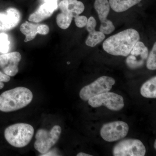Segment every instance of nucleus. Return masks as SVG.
Instances as JSON below:
<instances>
[{
  "label": "nucleus",
  "instance_id": "nucleus-1",
  "mask_svg": "<svg viewBox=\"0 0 156 156\" xmlns=\"http://www.w3.org/2000/svg\"><path fill=\"white\" fill-rule=\"evenodd\" d=\"M140 39L138 31L129 28L109 37L102 46L104 50L111 55L127 56Z\"/></svg>",
  "mask_w": 156,
  "mask_h": 156
},
{
  "label": "nucleus",
  "instance_id": "nucleus-2",
  "mask_svg": "<svg viewBox=\"0 0 156 156\" xmlns=\"http://www.w3.org/2000/svg\"><path fill=\"white\" fill-rule=\"evenodd\" d=\"M33 98L32 92L25 87L7 90L0 95V111L9 112L20 109L28 105Z\"/></svg>",
  "mask_w": 156,
  "mask_h": 156
},
{
  "label": "nucleus",
  "instance_id": "nucleus-3",
  "mask_svg": "<svg viewBox=\"0 0 156 156\" xmlns=\"http://www.w3.org/2000/svg\"><path fill=\"white\" fill-rule=\"evenodd\" d=\"M34 130L27 123H16L6 128L4 136L7 142L14 147H23L28 145L32 139Z\"/></svg>",
  "mask_w": 156,
  "mask_h": 156
},
{
  "label": "nucleus",
  "instance_id": "nucleus-4",
  "mask_svg": "<svg viewBox=\"0 0 156 156\" xmlns=\"http://www.w3.org/2000/svg\"><path fill=\"white\" fill-rule=\"evenodd\" d=\"M62 132L60 126H55L50 131L40 129L36 134L34 148L40 153H47L58 141Z\"/></svg>",
  "mask_w": 156,
  "mask_h": 156
},
{
  "label": "nucleus",
  "instance_id": "nucleus-5",
  "mask_svg": "<svg viewBox=\"0 0 156 156\" xmlns=\"http://www.w3.org/2000/svg\"><path fill=\"white\" fill-rule=\"evenodd\" d=\"M115 83L114 78L103 76L89 85L82 88L80 93L82 100L87 101L93 96L109 92Z\"/></svg>",
  "mask_w": 156,
  "mask_h": 156
},
{
  "label": "nucleus",
  "instance_id": "nucleus-6",
  "mask_svg": "<svg viewBox=\"0 0 156 156\" xmlns=\"http://www.w3.org/2000/svg\"><path fill=\"white\" fill-rule=\"evenodd\" d=\"M89 105L93 108L104 105L112 111H119L124 108V98L114 92H107L95 95L88 100Z\"/></svg>",
  "mask_w": 156,
  "mask_h": 156
},
{
  "label": "nucleus",
  "instance_id": "nucleus-7",
  "mask_svg": "<svg viewBox=\"0 0 156 156\" xmlns=\"http://www.w3.org/2000/svg\"><path fill=\"white\" fill-rule=\"evenodd\" d=\"M145 146L137 139L124 140L115 146L113 150L115 156H144Z\"/></svg>",
  "mask_w": 156,
  "mask_h": 156
},
{
  "label": "nucleus",
  "instance_id": "nucleus-8",
  "mask_svg": "<svg viewBox=\"0 0 156 156\" xmlns=\"http://www.w3.org/2000/svg\"><path fill=\"white\" fill-rule=\"evenodd\" d=\"M129 131L128 124L122 121H115L105 124L100 131L101 137L105 141L113 142L126 137Z\"/></svg>",
  "mask_w": 156,
  "mask_h": 156
},
{
  "label": "nucleus",
  "instance_id": "nucleus-9",
  "mask_svg": "<svg viewBox=\"0 0 156 156\" xmlns=\"http://www.w3.org/2000/svg\"><path fill=\"white\" fill-rule=\"evenodd\" d=\"M94 7L101 22L99 30L105 34H109L115 30L112 22L107 19L110 6L108 0H95Z\"/></svg>",
  "mask_w": 156,
  "mask_h": 156
},
{
  "label": "nucleus",
  "instance_id": "nucleus-10",
  "mask_svg": "<svg viewBox=\"0 0 156 156\" xmlns=\"http://www.w3.org/2000/svg\"><path fill=\"white\" fill-rule=\"evenodd\" d=\"M130 54L126 58V64L131 69H136L142 67L144 64L148 56V49L143 42L138 41Z\"/></svg>",
  "mask_w": 156,
  "mask_h": 156
},
{
  "label": "nucleus",
  "instance_id": "nucleus-11",
  "mask_svg": "<svg viewBox=\"0 0 156 156\" xmlns=\"http://www.w3.org/2000/svg\"><path fill=\"white\" fill-rule=\"evenodd\" d=\"M21 58V55L17 52L1 54L0 68L5 74L9 76H14L18 72V65Z\"/></svg>",
  "mask_w": 156,
  "mask_h": 156
},
{
  "label": "nucleus",
  "instance_id": "nucleus-12",
  "mask_svg": "<svg viewBox=\"0 0 156 156\" xmlns=\"http://www.w3.org/2000/svg\"><path fill=\"white\" fill-rule=\"evenodd\" d=\"M20 19V12L14 8H9L5 12H0V31L12 29L18 25Z\"/></svg>",
  "mask_w": 156,
  "mask_h": 156
},
{
  "label": "nucleus",
  "instance_id": "nucleus-13",
  "mask_svg": "<svg viewBox=\"0 0 156 156\" xmlns=\"http://www.w3.org/2000/svg\"><path fill=\"white\" fill-rule=\"evenodd\" d=\"M97 22L94 17H90L88 19L87 26V30L89 32L86 44L89 47H95L101 43L105 39V36L101 32L95 30Z\"/></svg>",
  "mask_w": 156,
  "mask_h": 156
},
{
  "label": "nucleus",
  "instance_id": "nucleus-14",
  "mask_svg": "<svg viewBox=\"0 0 156 156\" xmlns=\"http://www.w3.org/2000/svg\"><path fill=\"white\" fill-rule=\"evenodd\" d=\"M61 12L75 18L80 15L85 10V6L82 2L78 0H62L59 4Z\"/></svg>",
  "mask_w": 156,
  "mask_h": 156
},
{
  "label": "nucleus",
  "instance_id": "nucleus-15",
  "mask_svg": "<svg viewBox=\"0 0 156 156\" xmlns=\"http://www.w3.org/2000/svg\"><path fill=\"white\" fill-rule=\"evenodd\" d=\"M56 9L53 6L45 2L40 6L36 11L30 14L29 20L36 23L41 22L50 17Z\"/></svg>",
  "mask_w": 156,
  "mask_h": 156
},
{
  "label": "nucleus",
  "instance_id": "nucleus-16",
  "mask_svg": "<svg viewBox=\"0 0 156 156\" xmlns=\"http://www.w3.org/2000/svg\"><path fill=\"white\" fill-rule=\"evenodd\" d=\"M142 0H109L110 6L118 13L124 12L140 2Z\"/></svg>",
  "mask_w": 156,
  "mask_h": 156
},
{
  "label": "nucleus",
  "instance_id": "nucleus-17",
  "mask_svg": "<svg viewBox=\"0 0 156 156\" xmlns=\"http://www.w3.org/2000/svg\"><path fill=\"white\" fill-rule=\"evenodd\" d=\"M39 25L27 21L21 24L20 29L21 32L25 36L24 42L30 41L36 37L38 34L37 29Z\"/></svg>",
  "mask_w": 156,
  "mask_h": 156
},
{
  "label": "nucleus",
  "instance_id": "nucleus-18",
  "mask_svg": "<svg viewBox=\"0 0 156 156\" xmlns=\"http://www.w3.org/2000/svg\"><path fill=\"white\" fill-rule=\"evenodd\" d=\"M140 93L146 98H156V77L151 78L146 82L140 89Z\"/></svg>",
  "mask_w": 156,
  "mask_h": 156
},
{
  "label": "nucleus",
  "instance_id": "nucleus-19",
  "mask_svg": "<svg viewBox=\"0 0 156 156\" xmlns=\"http://www.w3.org/2000/svg\"><path fill=\"white\" fill-rule=\"evenodd\" d=\"M73 19L71 16L61 12L56 17V23L59 28L66 30L70 25Z\"/></svg>",
  "mask_w": 156,
  "mask_h": 156
},
{
  "label": "nucleus",
  "instance_id": "nucleus-20",
  "mask_svg": "<svg viewBox=\"0 0 156 156\" xmlns=\"http://www.w3.org/2000/svg\"><path fill=\"white\" fill-rule=\"evenodd\" d=\"M147 61V67L151 70L156 69V43L154 44L151 51L148 55Z\"/></svg>",
  "mask_w": 156,
  "mask_h": 156
},
{
  "label": "nucleus",
  "instance_id": "nucleus-21",
  "mask_svg": "<svg viewBox=\"0 0 156 156\" xmlns=\"http://www.w3.org/2000/svg\"><path fill=\"white\" fill-rule=\"evenodd\" d=\"M10 44L8 35L4 33H0V53L2 54L8 53Z\"/></svg>",
  "mask_w": 156,
  "mask_h": 156
},
{
  "label": "nucleus",
  "instance_id": "nucleus-22",
  "mask_svg": "<svg viewBox=\"0 0 156 156\" xmlns=\"http://www.w3.org/2000/svg\"><path fill=\"white\" fill-rule=\"evenodd\" d=\"M74 18L76 25L77 27L83 28L87 26L88 19L86 16L78 15Z\"/></svg>",
  "mask_w": 156,
  "mask_h": 156
},
{
  "label": "nucleus",
  "instance_id": "nucleus-23",
  "mask_svg": "<svg viewBox=\"0 0 156 156\" xmlns=\"http://www.w3.org/2000/svg\"><path fill=\"white\" fill-rule=\"evenodd\" d=\"M37 33L43 35L48 34L50 31V28L48 25L45 24H39L38 26Z\"/></svg>",
  "mask_w": 156,
  "mask_h": 156
},
{
  "label": "nucleus",
  "instance_id": "nucleus-24",
  "mask_svg": "<svg viewBox=\"0 0 156 156\" xmlns=\"http://www.w3.org/2000/svg\"><path fill=\"white\" fill-rule=\"evenodd\" d=\"M10 77L0 71V89H3L4 87V82L7 83L10 80Z\"/></svg>",
  "mask_w": 156,
  "mask_h": 156
},
{
  "label": "nucleus",
  "instance_id": "nucleus-25",
  "mask_svg": "<svg viewBox=\"0 0 156 156\" xmlns=\"http://www.w3.org/2000/svg\"><path fill=\"white\" fill-rule=\"evenodd\" d=\"M45 2L53 6L57 9L58 8V0H44Z\"/></svg>",
  "mask_w": 156,
  "mask_h": 156
},
{
  "label": "nucleus",
  "instance_id": "nucleus-26",
  "mask_svg": "<svg viewBox=\"0 0 156 156\" xmlns=\"http://www.w3.org/2000/svg\"><path fill=\"white\" fill-rule=\"evenodd\" d=\"M77 156H92V155L80 152L78 153L77 154Z\"/></svg>",
  "mask_w": 156,
  "mask_h": 156
},
{
  "label": "nucleus",
  "instance_id": "nucleus-27",
  "mask_svg": "<svg viewBox=\"0 0 156 156\" xmlns=\"http://www.w3.org/2000/svg\"><path fill=\"white\" fill-rule=\"evenodd\" d=\"M154 148L156 149V140H155V141L154 142Z\"/></svg>",
  "mask_w": 156,
  "mask_h": 156
},
{
  "label": "nucleus",
  "instance_id": "nucleus-28",
  "mask_svg": "<svg viewBox=\"0 0 156 156\" xmlns=\"http://www.w3.org/2000/svg\"><path fill=\"white\" fill-rule=\"evenodd\" d=\"M70 63V62H67V64H69Z\"/></svg>",
  "mask_w": 156,
  "mask_h": 156
}]
</instances>
